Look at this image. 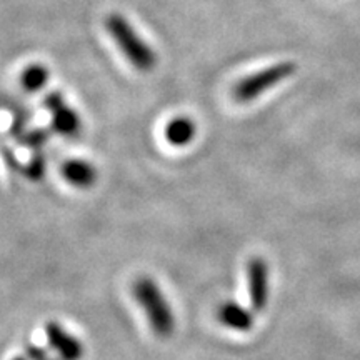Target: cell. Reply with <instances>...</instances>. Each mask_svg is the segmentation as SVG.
I'll list each match as a JSON object with an SVG mask.
<instances>
[{
	"mask_svg": "<svg viewBox=\"0 0 360 360\" xmlns=\"http://www.w3.org/2000/svg\"><path fill=\"white\" fill-rule=\"evenodd\" d=\"M132 294L146 312L154 334L160 339L172 337L175 330V315L154 278L139 277L132 287Z\"/></svg>",
	"mask_w": 360,
	"mask_h": 360,
	"instance_id": "6da1fadb",
	"label": "cell"
},
{
	"mask_svg": "<svg viewBox=\"0 0 360 360\" xmlns=\"http://www.w3.org/2000/svg\"><path fill=\"white\" fill-rule=\"evenodd\" d=\"M105 29L112 35L115 44L122 49L124 56L129 58L130 64L141 72H148L155 67L157 57L150 45L143 42L135 32L134 27L129 24L119 13H110L105 19Z\"/></svg>",
	"mask_w": 360,
	"mask_h": 360,
	"instance_id": "7a4b0ae2",
	"label": "cell"
},
{
	"mask_svg": "<svg viewBox=\"0 0 360 360\" xmlns=\"http://www.w3.org/2000/svg\"><path fill=\"white\" fill-rule=\"evenodd\" d=\"M297 72L295 62H278V64L267 67V69L252 74L249 77L242 79L233 87V98L237 102H250L262 96L264 92L274 89L283 80L292 77Z\"/></svg>",
	"mask_w": 360,
	"mask_h": 360,
	"instance_id": "3957f363",
	"label": "cell"
},
{
	"mask_svg": "<svg viewBox=\"0 0 360 360\" xmlns=\"http://www.w3.org/2000/svg\"><path fill=\"white\" fill-rule=\"evenodd\" d=\"M269 277V265L264 259L254 257L249 260V264H247V285H249L252 312H262L267 307L270 292Z\"/></svg>",
	"mask_w": 360,
	"mask_h": 360,
	"instance_id": "277c9868",
	"label": "cell"
},
{
	"mask_svg": "<svg viewBox=\"0 0 360 360\" xmlns=\"http://www.w3.org/2000/svg\"><path fill=\"white\" fill-rule=\"evenodd\" d=\"M47 344L60 360H80L84 357V344L74 335H70L64 327L57 322L47 323L45 327Z\"/></svg>",
	"mask_w": 360,
	"mask_h": 360,
	"instance_id": "5b68a950",
	"label": "cell"
},
{
	"mask_svg": "<svg viewBox=\"0 0 360 360\" xmlns=\"http://www.w3.org/2000/svg\"><path fill=\"white\" fill-rule=\"evenodd\" d=\"M45 107L52 114V127L60 135L72 137L80 130V119L74 110L64 102V97L53 92L45 98Z\"/></svg>",
	"mask_w": 360,
	"mask_h": 360,
	"instance_id": "8992f818",
	"label": "cell"
},
{
	"mask_svg": "<svg viewBox=\"0 0 360 360\" xmlns=\"http://www.w3.org/2000/svg\"><path fill=\"white\" fill-rule=\"evenodd\" d=\"M217 319L222 326L236 332H249L254 327V315L250 310L242 307L240 304L232 302V300L219 305Z\"/></svg>",
	"mask_w": 360,
	"mask_h": 360,
	"instance_id": "52a82bcc",
	"label": "cell"
},
{
	"mask_svg": "<svg viewBox=\"0 0 360 360\" xmlns=\"http://www.w3.org/2000/svg\"><path fill=\"white\" fill-rule=\"evenodd\" d=\"M62 175L67 182L79 188H89L97 180V170L84 160H69L62 167Z\"/></svg>",
	"mask_w": 360,
	"mask_h": 360,
	"instance_id": "ba28073f",
	"label": "cell"
},
{
	"mask_svg": "<svg viewBox=\"0 0 360 360\" xmlns=\"http://www.w3.org/2000/svg\"><path fill=\"white\" fill-rule=\"evenodd\" d=\"M195 137V124L187 117H177L165 127V139L175 147H184Z\"/></svg>",
	"mask_w": 360,
	"mask_h": 360,
	"instance_id": "9c48e42d",
	"label": "cell"
},
{
	"mask_svg": "<svg viewBox=\"0 0 360 360\" xmlns=\"http://www.w3.org/2000/svg\"><path fill=\"white\" fill-rule=\"evenodd\" d=\"M47 80H49V70L45 69L44 65H39V64L27 67V69L22 72V77H20L22 87L29 90V92H35V90L44 89L45 84H47Z\"/></svg>",
	"mask_w": 360,
	"mask_h": 360,
	"instance_id": "30bf717a",
	"label": "cell"
},
{
	"mask_svg": "<svg viewBox=\"0 0 360 360\" xmlns=\"http://www.w3.org/2000/svg\"><path fill=\"white\" fill-rule=\"evenodd\" d=\"M25 357L29 360H49V352L39 345H29L25 349Z\"/></svg>",
	"mask_w": 360,
	"mask_h": 360,
	"instance_id": "8fae6325",
	"label": "cell"
},
{
	"mask_svg": "<svg viewBox=\"0 0 360 360\" xmlns=\"http://www.w3.org/2000/svg\"><path fill=\"white\" fill-rule=\"evenodd\" d=\"M27 175H29L30 179L37 180V179H42L44 177V160L42 159H34L30 162V165L27 167Z\"/></svg>",
	"mask_w": 360,
	"mask_h": 360,
	"instance_id": "7c38bea8",
	"label": "cell"
},
{
	"mask_svg": "<svg viewBox=\"0 0 360 360\" xmlns=\"http://www.w3.org/2000/svg\"><path fill=\"white\" fill-rule=\"evenodd\" d=\"M13 360H29V359H27L25 355H22V357H15V359H13Z\"/></svg>",
	"mask_w": 360,
	"mask_h": 360,
	"instance_id": "4fadbf2b",
	"label": "cell"
},
{
	"mask_svg": "<svg viewBox=\"0 0 360 360\" xmlns=\"http://www.w3.org/2000/svg\"><path fill=\"white\" fill-rule=\"evenodd\" d=\"M49 360H56V359H49Z\"/></svg>",
	"mask_w": 360,
	"mask_h": 360,
	"instance_id": "5bb4252c",
	"label": "cell"
}]
</instances>
